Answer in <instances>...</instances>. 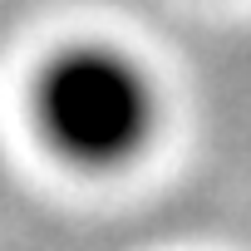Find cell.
<instances>
[{"instance_id":"6da1fadb","label":"cell","mask_w":251,"mask_h":251,"mask_svg":"<svg viewBox=\"0 0 251 251\" xmlns=\"http://www.w3.org/2000/svg\"><path fill=\"white\" fill-rule=\"evenodd\" d=\"M25 108L40 148L84 177L138 168L168 128L163 79L118 40H64L50 50L30 74Z\"/></svg>"}]
</instances>
